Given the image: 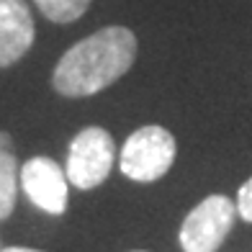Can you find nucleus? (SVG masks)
<instances>
[{
    "label": "nucleus",
    "mask_w": 252,
    "mask_h": 252,
    "mask_svg": "<svg viewBox=\"0 0 252 252\" xmlns=\"http://www.w3.org/2000/svg\"><path fill=\"white\" fill-rule=\"evenodd\" d=\"M237 221L234 198L211 193L188 211L180 224L178 242L183 252H216Z\"/></svg>",
    "instance_id": "3"
},
{
    "label": "nucleus",
    "mask_w": 252,
    "mask_h": 252,
    "mask_svg": "<svg viewBox=\"0 0 252 252\" xmlns=\"http://www.w3.org/2000/svg\"><path fill=\"white\" fill-rule=\"evenodd\" d=\"M0 252H41V250H31V247H5Z\"/></svg>",
    "instance_id": "11"
},
{
    "label": "nucleus",
    "mask_w": 252,
    "mask_h": 252,
    "mask_svg": "<svg viewBox=\"0 0 252 252\" xmlns=\"http://www.w3.org/2000/svg\"><path fill=\"white\" fill-rule=\"evenodd\" d=\"M136 252H142V250H136Z\"/></svg>",
    "instance_id": "12"
},
{
    "label": "nucleus",
    "mask_w": 252,
    "mask_h": 252,
    "mask_svg": "<svg viewBox=\"0 0 252 252\" xmlns=\"http://www.w3.org/2000/svg\"><path fill=\"white\" fill-rule=\"evenodd\" d=\"M0 150H13V142H10V134L0 131Z\"/></svg>",
    "instance_id": "10"
},
{
    "label": "nucleus",
    "mask_w": 252,
    "mask_h": 252,
    "mask_svg": "<svg viewBox=\"0 0 252 252\" xmlns=\"http://www.w3.org/2000/svg\"><path fill=\"white\" fill-rule=\"evenodd\" d=\"M113 159H116L113 136L103 126H88L72 136L70 150H67L64 175L75 188L93 190L111 175Z\"/></svg>",
    "instance_id": "4"
},
{
    "label": "nucleus",
    "mask_w": 252,
    "mask_h": 252,
    "mask_svg": "<svg viewBox=\"0 0 252 252\" xmlns=\"http://www.w3.org/2000/svg\"><path fill=\"white\" fill-rule=\"evenodd\" d=\"M33 3L52 24H75L85 16L93 0H33Z\"/></svg>",
    "instance_id": "8"
},
{
    "label": "nucleus",
    "mask_w": 252,
    "mask_h": 252,
    "mask_svg": "<svg viewBox=\"0 0 252 252\" xmlns=\"http://www.w3.org/2000/svg\"><path fill=\"white\" fill-rule=\"evenodd\" d=\"M134 60V31L126 26H106L62 54L52 72V85L64 98H88L121 80L131 70Z\"/></svg>",
    "instance_id": "1"
},
{
    "label": "nucleus",
    "mask_w": 252,
    "mask_h": 252,
    "mask_svg": "<svg viewBox=\"0 0 252 252\" xmlns=\"http://www.w3.org/2000/svg\"><path fill=\"white\" fill-rule=\"evenodd\" d=\"M18 162L13 150H0V219H8L16 209Z\"/></svg>",
    "instance_id": "7"
},
{
    "label": "nucleus",
    "mask_w": 252,
    "mask_h": 252,
    "mask_svg": "<svg viewBox=\"0 0 252 252\" xmlns=\"http://www.w3.org/2000/svg\"><path fill=\"white\" fill-rule=\"evenodd\" d=\"M18 180L24 186L29 201L36 209L47 211L52 216H62L67 211V201H70V180H67L64 170L49 157H31L29 162L21 167Z\"/></svg>",
    "instance_id": "5"
},
{
    "label": "nucleus",
    "mask_w": 252,
    "mask_h": 252,
    "mask_svg": "<svg viewBox=\"0 0 252 252\" xmlns=\"http://www.w3.org/2000/svg\"><path fill=\"white\" fill-rule=\"evenodd\" d=\"M234 206H237V216H239V219L252 224V178H247L242 186H239Z\"/></svg>",
    "instance_id": "9"
},
{
    "label": "nucleus",
    "mask_w": 252,
    "mask_h": 252,
    "mask_svg": "<svg viewBox=\"0 0 252 252\" xmlns=\"http://www.w3.org/2000/svg\"><path fill=\"white\" fill-rule=\"evenodd\" d=\"M33 39L36 26L26 0H0V70L16 64L31 49Z\"/></svg>",
    "instance_id": "6"
},
{
    "label": "nucleus",
    "mask_w": 252,
    "mask_h": 252,
    "mask_svg": "<svg viewBox=\"0 0 252 252\" xmlns=\"http://www.w3.org/2000/svg\"><path fill=\"white\" fill-rule=\"evenodd\" d=\"M175 155H178L175 136L165 126L150 124L129 134V139L124 142L119 155V167L129 180L155 183L162 175H167V170L175 162Z\"/></svg>",
    "instance_id": "2"
}]
</instances>
